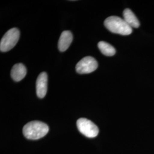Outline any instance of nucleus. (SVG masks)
<instances>
[{
  "instance_id": "f257e3e1",
  "label": "nucleus",
  "mask_w": 154,
  "mask_h": 154,
  "mask_svg": "<svg viewBox=\"0 0 154 154\" xmlns=\"http://www.w3.org/2000/svg\"><path fill=\"white\" fill-rule=\"evenodd\" d=\"M49 130V126L41 121L30 122L23 128V134L25 138L31 140H37L45 137Z\"/></svg>"
},
{
  "instance_id": "f03ea898",
  "label": "nucleus",
  "mask_w": 154,
  "mask_h": 154,
  "mask_svg": "<svg viewBox=\"0 0 154 154\" xmlns=\"http://www.w3.org/2000/svg\"><path fill=\"white\" fill-rule=\"evenodd\" d=\"M105 27L112 33L127 35L131 34L132 28L121 18L118 16H110L104 22Z\"/></svg>"
},
{
  "instance_id": "7ed1b4c3",
  "label": "nucleus",
  "mask_w": 154,
  "mask_h": 154,
  "mask_svg": "<svg viewBox=\"0 0 154 154\" xmlns=\"http://www.w3.org/2000/svg\"><path fill=\"white\" fill-rule=\"evenodd\" d=\"M20 36V32L17 28H12L9 30L1 40V51L6 52L12 49L17 44Z\"/></svg>"
},
{
  "instance_id": "20e7f679",
  "label": "nucleus",
  "mask_w": 154,
  "mask_h": 154,
  "mask_svg": "<svg viewBox=\"0 0 154 154\" xmlns=\"http://www.w3.org/2000/svg\"><path fill=\"white\" fill-rule=\"evenodd\" d=\"M77 126L79 132L88 138L96 137L99 134V128L93 122L86 118H80L77 122Z\"/></svg>"
},
{
  "instance_id": "39448f33",
  "label": "nucleus",
  "mask_w": 154,
  "mask_h": 154,
  "mask_svg": "<svg viewBox=\"0 0 154 154\" xmlns=\"http://www.w3.org/2000/svg\"><path fill=\"white\" fill-rule=\"evenodd\" d=\"M98 62L93 57L88 56L79 61L75 67L78 73L83 74L94 72L98 67Z\"/></svg>"
},
{
  "instance_id": "423d86ee",
  "label": "nucleus",
  "mask_w": 154,
  "mask_h": 154,
  "mask_svg": "<svg viewBox=\"0 0 154 154\" xmlns=\"http://www.w3.org/2000/svg\"><path fill=\"white\" fill-rule=\"evenodd\" d=\"M48 90V75L42 72L38 75L36 81V93L39 98H44Z\"/></svg>"
},
{
  "instance_id": "0eeeda50",
  "label": "nucleus",
  "mask_w": 154,
  "mask_h": 154,
  "mask_svg": "<svg viewBox=\"0 0 154 154\" xmlns=\"http://www.w3.org/2000/svg\"><path fill=\"white\" fill-rule=\"evenodd\" d=\"M72 32L69 30L64 31L61 33L58 44L59 50L61 52L65 51L72 44Z\"/></svg>"
},
{
  "instance_id": "6e6552de",
  "label": "nucleus",
  "mask_w": 154,
  "mask_h": 154,
  "mask_svg": "<svg viewBox=\"0 0 154 154\" xmlns=\"http://www.w3.org/2000/svg\"><path fill=\"white\" fill-rule=\"evenodd\" d=\"M26 72L25 66L22 63H17L14 65L11 69V78L14 81L19 82L26 76Z\"/></svg>"
},
{
  "instance_id": "1a4fd4ad",
  "label": "nucleus",
  "mask_w": 154,
  "mask_h": 154,
  "mask_svg": "<svg viewBox=\"0 0 154 154\" xmlns=\"http://www.w3.org/2000/svg\"><path fill=\"white\" fill-rule=\"evenodd\" d=\"M124 20L131 28H138L140 26V23L137 17L130 9H126L123 11Z\"/></svg>"
},
{
  "instance_id": "9d476101",
  "label": "nucleus",
  "mask_w": 154,
  "mask_h": 154,
  "mask_svg": "<svg viewBox=\"0 0 154 154\" xmlns=\"http://www.w3.org/2000/svg\"><path fill=\"white\" fill-rule=\"evenodd\" d=\"M98 47L101 53L108 57L113 56L116 54L115 48L111 45L105 41H100L98 44Z\"/></svg>"
}]
</instances>
